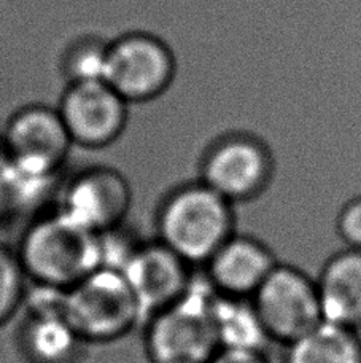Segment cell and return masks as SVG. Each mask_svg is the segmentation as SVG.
<instances>
[{
  "label": "cell",
  "instance_id": "1",
  "mask_svg": "<svg viewBox=\"0 0 361 363\" xmlns=\"http://www.w3.org/2000/svg\"><path fill=\"white\" fill-rule=\"evenodd\" d=\"M18 258L37 284L67 290L102 268L101 235L59 209L25 231Z\"/></svg>",
  "mask_w": 361,
  "mask_h": 363
},
{
  "label": "cell",
  "instance_id": "2",
  "mask_svg": "<svg viewBox=\"0 0 361 363\" xmlns=\"http://www.w3.org/2000/svg\"><path fill=\"white\" fill-rule=\"evenodd\" d=\"M234 209L201 180L178 188L159 212L161 242L188 264H207L234 235Z\"/></svg>",
  "mask_w": 361,
  "mask_h": 363
},
{
  "label": "cell",
  "instance_id": "3",
  "mask_svg": "<svg viewBox=\"0 0 361 363\" xmlns=\"http://www.w3.org/2000/svg\"><path fill=\"white\" fill-rule=\"evenodd\" d=\"M212 285L191 282L186 294L150 317L147 354L151 363H210L220 351Z\"/></svg>",
  "mask_w": 361,
  "mask_h": 363
},
{
  "label": "cell",
  "instance_id": "4",
  "mask_svg": "<svg viewBox=\"0 0 361 363\" xmlns=\"http://www.w3.org/2000/svg\"><path fill=\"white\" fill-rule=\"evenodd\" d=\"M62 314L81 341L118 340L142 322L140 308L122 272L99 268L64 294Z\"/></svg>",
  "mask_w": 361,
  "mask_h": 363
},
{
  "label": "cell",
  "instance_id": "5",
  "mask_svg": "<svg viewBox=\"0 0 361 363\" xmlns=\"http://www.w3.org/2000/svg\"><path fill=\"white\" fill-rule=\"evenodd\" d=\"M270 342L287 347L323 322L315 277L287 263H277L250 298Z\"/></svg>",
  "mask_w": 361,
  "mask_h": 363
},
{
  "label": "cell",
  "instance_id": "6",
  "mask_svg": "<svg viewBox=\"0 0 361 363\" xmlns=\"http://www.w3.org/2000/svg\"><path fill=\"white\" fill-rule=\"evenodd\" d=\"M199 180L231 204H255L269 190L273 163L260 142L247 135H228L202 153Z\"/></svg>",
  "mask_w": 361,
  "mask_h": 363
},
{
  "label": "cell",
  "instance_id": "7",
  "mask_svg": "<svg viewBox=\"0 0 361 363\" xmlns=\"http://www.w3.org/2000/svg\"><path fill=\"white\" fill-rule=\"evenodd\" d=\"M173 75L176 60L158 37L131 32L108 43L105 83L127 104L161 96L169 88Z\"/></svg>",
  "mask_w": 361,
  "mask_h": 363
},
{
  "label": "cell",
  "instance_id": "8",
  "mask_svg": "<svg viewBox=\"0 0 361 363\" xmlns=\"http://www.w3.org/2000/svg\"><path fill=\"white\" fill-rule=\"evenodd\" d=\"M129 104L105 82L69 83L59 112L74 145L101 148L117 140L127 123Z\"/></svg>",
  "mask_w": 361,
  "mask_h": 363
},
{
  "label": "cell",
  "instance_id": "9",
  "mask_svg": "<svg viewBox=\"0 0 361 363\" xmlns=\"http://www.w3.org/2000/svg\"><path fill=\"white\" fill-rule=\"evenodd\" d=\"M190 264L163 242L140 244L121 272L140 308L142 320L180 300L190 289Z\"/></svg>",
  "mask_w": 361,
  "mask_h": 363
},
{
  "label": "cell",
  "instance_id": "10",
  "mask_svg": "<svg viewBox=\"0 0 361 363\" xmlns=\"http://www.w3.org/2000/svg\"><path fill=\"white\" fill-rule=\"evenodd\" d=\"M131 204L126 179L108 167L80 174L64 193L61 211L96 235L120 228Z\"/></svg>",
  "mask_w": 361,
  "mask_h": 363
},
{
  "label": "cell",
  "instance_id": "11",
  "mask_svg": "<svg viewBox=\"0 0 361 363\" xmlns=\"http://www.w3.org/2000/svg\"><path fill=\"white\" fill-rule=\"evenodd\" d=\"M2 144L11 158L57 172L74 142L57 108L28 106L6 123Z\"/></svg>",
  "mask_w": 361,
  "mask_h": 363
},
{
  "label": "cell",
  "instance_id": "12",
  "mask_svg": "<svg viewBox=\"0 0 361 363\" xmlns=\"http://www.w3.org/2000/svg\"><path fill=\"white\" fill-rule=\"evenodd\" d=\"M277 263L273 249L261 239L234 233L205 267L209 284L218 295L250 300Z\"/></svg>",
  "mask_w": 361,
  "mask_h": 363
},
{
  "label": "cell",
  "instance_id": "13",
  "mask_svg": "<svg viewBox=\"0 0 361 363\" xmlns=\"http://www.w3.org/2000/svg\"><path fill=\"white\" fill-rule=\"evenodd\" d=\"M323 320L361 330V250L331 255L315 277Z\"/></svg>",
  "mask_w": 361,
  "mask_h": 363
},
{
  "label": "cell",
  "instance_id": "14",
  "mask_svg": "<svg viewBox=\"0 0 361 363\" xmlns=\"http://www.w3.org/2000/svg\"><path fill=\"white\" fill-rule=\"evenodd\" d=\"M285 349L283 363H361L360 330L325 320Z\"/></svg>",
  "mask_w": 361,
  "mask_h": 363
},
{
  "label": "cell",
  "instance_id": "15",
  "mask_svg": "<svg viewBox=\"0 0 361 363\" xmlns=\"http://www.w3.org/2000/svg\"><path fill=\"white\" fill-rule=\"evenodd\" d=\"M214 322L220 349L234 351H268L270 340L247 298L215 294Z\"/></svg>",
  "mask_w": 361,
  "mask_h": 363
},
{
  "label": "cell",
  "instance_id": "16",
  "mask_svg": "<svg viewBox=\"0 0 361 363\" xmlns=\"http://www.w3.org/2000/svg\"><path fill=\"white\" fill-rule=\"evenodd\" d=\"M81 338L62 314L30 315L28 347L37 362L66 363L74 357Z\"/></svg>",
  "mask_w": 361,
  "mask_h": 363
},
{
  "label": "cell",
  "instance_id": "17",
  "mask_svg": "<svg viewBox=\"0 0 361 363\" xmlns=\"http://www.w3.org/2000/svg\"><path fill=\"white\" fill-rule=\"evenodd\" d=\"M108 43L98 38H83L67 51L64 72L69 83L105 82Z\"/></svg>",
  "mask_w": 361,
  "mask_h": 363
},
{
  "label": "cell",
  "instance_id": "18",
  "mask_svg": "<svg viewBox=\"0 0 361 363\" xmlns=\"http://www.w3.org/2000/svg\"><path fill=\"white\" fill-rule=\"evenodd\" d=\"M24 276L19 258L0 247V325L8 320L24 301Z\"/></svg>",
  "mask_w": 361,
  "mask_h": 363
},
{
  "label": "cell",
  "instance_id": "19",
  "mask_svg": "<svg viewBox=\"0 0 361 363\" xmlns=\"http://www.w3.org/2000/svg\"><path fill=\"white\" fill-rule=\"evenodd\" d=\"M336 233L347 249L361 250V194L338 207Z\"/></svg>",
  "mask_w": 361,
  "mask_h": 363
},
{
  "label": "cell",
  "instance_id": "20",
  "mask_svg": "<svg viewBox=\"0 0 361 363\" xmlns=\"http://www.w3.org/2000/svg\"><path fill=\"white\" fill-rule=\"evenodd\" d=\"M210 363H270L268 351H234L220 349Z\"/></svg>",
  "mask_w": 361,
  "mask_h": 363
}]
</instances>
